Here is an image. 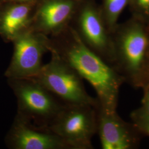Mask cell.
<instances>
[{"instance_id": "cell-2", "label": "cell", "mask_w": 149, "mask_h": 149, "mask_svg": "<svg viewBox=\"0 0 149 149\" xmlns=\"http://www.w3.org/2000/svg\"><path fill=\"white\" fill-rule=\"evenodd\" d=\"M16 98L17 114L47 128L66 104L33 78L7 79Z\"/></svg>"}, {"instance_id": "cell-14", "label": "cell", "mask_w": 149, "mask_h": 149, "mask_svg": "<svg viewBox=\"0 0 149 149\" xmlns=\"http://www.w3.org/2000/svg\"><path fill=\"white\" fill-rule=\"evenodd\" d=\"M142 89L143 90V97L141 106L138 108L141 111L149 115V83Z\"/></svg>"}, {"instance_id": "cell-13", "label": "cell", "mask_w": 149, "mask_h": 149, "mask_svg": "<svg viewBox=\"0 0 149 149\" xmlns=\"http://www.w3.org/2000/svg\"><path fill=\"white\" fill-rule=\"evenodd\" d=\"M130 117L141 134L149 136V115L137 108L132 112Z\"/></svg>"}, {"instance_id": "cell-8", "label": "cell", "mask_w": 149, "mask_h": 149, "mask_svg": "<svg viewBox=\"0 0 149 149\" xmlns=\"http://www.w3.org/2000/svg\"><path fill=\"white\" fill-rule=\"evenodd\" d=\"M5 142L10 149H70L48 128L36 125L17 114Z\"/></svg>"}, {"instance_id": "cell-3", "label": "cell", "mask_w": 149, "mask_h": 149, "mask_svg": "<svg viewBox=\"0 0 149 149\" xmlns=\"http://www.w3.org/2000/svg\"><path fill=\"white\" fill-rule=\"evenodd\" d=\"M114 47V69L125 83L135 88H141L149 54L148 33L141 25H131L118 35Z\"/></svg>"}, {"instance_id": "cell-1", "label": "cell", "mask_w": 149, "mask_h": 149, "mask_svg": "<svg viewBox=\"0 0 149 149\" xmlns=\"http://www.w3.org/2000/svg\"><path fill=\"white\" fill-rule=\"evenodd\" d=\"M59 46L50 42V51L57 54L74 69L96 91L99 107L107 112L117 111L120 87L125 80L117 71L81 40L74 29Z\"/></svg>"}, {"instance_id": "cell-15", "label": "cell", "mask_w": 149, "mask_h": 149, "mask_svg": "<svg viewBox=\"0 0 149 149\" xmlns=\"http://www.w3.org/2000/svg\"><path fill=\"white\" fill-rule=\"evenodd\" d=\"M139 5L144 8L149 7V0H138Z\"/></svg>"}, {"instance_id": "cell-7", "label": "cell", "mask_w": 149, "mask_h": 149, "mask_svg": "<svg viewBox=\"0 0 149 149\" xmlns=\"http://www.w3.org/2000/svg\"><path fill=\"white\" fill-rule=\"evenodd\" d=\"M97 133L102 149H135L143 136L133 123L124 120L117 112L97 107Z\"/></svg>"}, {"instance_id": "cell-16", "label": "cell", "mask_w": 149, "mask_h": 149, "mask_svg": "<svg viewBox=\"0 0 149 149\" xmlns=\"http://www.w3.org/2000/svg\"><path fill=\"white\" fill-rule=\"evenodd\" d=\"M10 1H26V0H10Z\"/></svg>"}, {"instance_id": "cell-4", "label": "cell", "mask_w": 149, "mask_h": 149, "mask_svg": "<svg viewBox=\"0 0 149 149\" xmlns=\"http://www.w3.org/2000/svg\"><path fill=\"white\" fill-rule=\"evenodd\" d=\"M52 58L35 77L66 105L89 104L97 106L96 98L86 90L84 80L77 72L59 55L52 52Z\"/></svg>"}, {"instance_id": "cell-6", "label": "cell", "mask_w": 149, "mask_h": 149, "mask_svg": "<svg viewBox=\"0 0 149 149\" xmlns=\"http://www.w3.org/2000/svg\"><path fill=\"white\" fill-rule=\"evenodd\" d=\"M12 42L13 53L5 76L7 79L35 77L43 67V56L50 51V42L44 34L30 29L19 34Z\"/></svg>"}, {"instance_id": "cell-12", "label": "cell", "mask_w": 149, "mask_h": 149, "mask_svg": "<svg viewBox=\"0 0 149 149\" xmlns=\"http://www.w3.org/2000/svg\"><path fill=\"white\" fill-rule=\"evenodd\" d=\"M128 0H106L108 12V23L111 29L114 27L116 22L121 11L126 5Z\"/></svg>"}, {"instance_id": "cell-5", "label": "cell", "mask_w": 149, "mask_h": 149, "mask_svg": "<svg viewBox=\"0 0 149 149\" xmlns=\"http://www.w3.org/2000/svg\"><path fill=\"white\" fill-rule=\"evenodd\" d=\"M97 106L66 105L47 128L70 149H93L92 140L97 133Z\"/></svg>"}, {"instance_id": "cell-9", "label": "cell", "mask_w": 149, "mask_h": 149, "mask_svg": "<svg viewBox=\"0 0 149 149\" xmlns=\"http://www.w3.org/2000/svg\"><path fill=\"white\" fill-rule=\"evenodd\" d=\"M79 31L75 32L83 43L114 68L116 61L114 44L108 36L106 28L95 11L86 9L83 12L79 21Z\"/></svg>"}, {"instance_id": "cell-11", "label": "cell", "mask_w": 149, "mask_h": 149, "mask_svg": "<svg viewBox=\"0 0 149 149\" xmlns=\"http://www.w3.org/2000/svg\"><path fill=\"white\" fill-rule=\"evenodd\" d=\"M29 8L25 5H12L0 11V36L6 42H12L28 29Z\"/></svg>"}, {"instance_id": "cell-10", "label": "cell", "mask_w": 149, "mask_h": 149, "mask_svg": "<svg viewBox=\"0 0 149 149\" xmlns=\"http://www.w3.org/2000/svg\"><path fill=\"white\" fill-rule=\"evenodd\" d=\"M69 0H52L46 2L40 8L38 20L33 31L45 35L58 34L63 29L72 9Z\"/></svg>"}]
</instances>
